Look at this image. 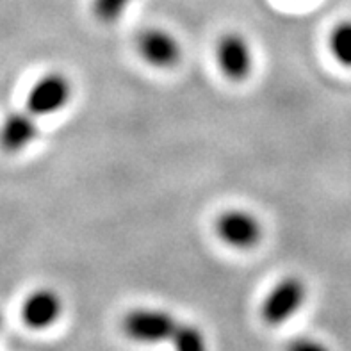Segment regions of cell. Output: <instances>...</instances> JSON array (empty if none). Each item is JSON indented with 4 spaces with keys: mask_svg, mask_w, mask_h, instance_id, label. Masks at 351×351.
I'll list each match as a JSON object with an SVG mask.
<instances>
[{
    "mask_svg": "<svg viewBox=\"0 0 351 351\" xmlns=\"http://www.w3.org/2000/svg\"><path fill=\"white\" fill-rule=\"evenodd\" d=\"M287 351H330V348L326 344H323L321 341L316 339H296L289 344Z\"/></svg>",
    "mask_w": 351,
    "mask_h": 351,
    "instance_id": "12",
    "label": "cell"
},
{
    "mask_svg": "<svg viewBox=\"0 0 351 351\" xmlns=\"http://www.w3.org/2000/svg\"><path fill=\"white\" fill-rule=\"evenodd\" d=\"M216 59L223 75L230 80L248 79L254 70V50L243 34L228 32L218 41Z\"/></svg>",
    "mask_w": 351,
    "mask_h": 351,
    "instance_id": "6",
    "label": "cell"
},
{
    "mask_svg": "<svg viewBox=\"0 0 351 351\" xmlns=\"http://www.w3.org/2000/svg\"><path fill=\"white\" fill-rule=\"evenodd\" d=\"M62 314V300L56 291L40 289L29 294L23 302L22 319L34 330L50 328Z\"/></svg>",
    "mask_w": 351,
    "mask_h": 351,
    "instance_id": "8",
    "label": "cell"
},
{
    "mask_svg": "<svg viewBox=\"0 0 351 351\" xmlns=\"http://www.w3.org/2000/svg\"><path fill=\"white\" fill-rule=\"evenodd\" d=\"M216 232L219 239L230 248L252 250L263 239L264 228L255 214L243 209H230L218 218Z\"/></svg>",
    "mask_w": 351,
    "mask_h": 351,
    "instance_id": "5",
    "label": "cell"
},
{
    "mask_svg": "<svg viewBox=\"0 0 351 351\" xmlns=\"http://www.w3.org/2000/svg\"><path fill=\"white\" fill-rule=\"evenodd\" d=\"M178 321L160 308H134L125 314L121 328L125 335L141 344L169 343Z\"/></svg>",
    "mask_w": 351,
    "mask_h": 351,
    "instance_id": "1",
    "label": "cell"
},
{
    "mask_svg": "<svg viewBox=\"0 0 351 351\" xmlns=\"http://www.w3.org/2000/svg\"><path fill=\"white\" fill-rule=\"evenodd\" d=\"M169 343L173 344L175 351H209L205 334L191 323H180L178 321Z\"/></svg>",
    "mask_w": 351,
    "mask_h": 351,
    "instance_id": "9",
    "label": "cell"
},
{
    "mask_svg": "<svg viewBox=\"0 0 351 351\" xmlns=\"http://www.w3.org/2000/svg\"><path fill=\"white\" fill-rule=\"evenodd\" d=\"M0 326H2V316H0Z\"/></svg>",
    "mask_w": 351,
    "mask_h": 351,
    "instance_id": "13",
    "label": "cell"
},
{
    "mask_svg": "<svg viewBox=\"0 0 351 351\" xmlns=\"http://www.w3.org/2000/svg\"><path fill=\"white\" fill-rule=\"evenodd\" d=\"M73 97V86L66 75L61 71H50L29 91L27 97V111L32 112L36 118H45L61 112Z\"/></svg>",
    "mask_w": 351,
    "mask_h": 351,
    "instance_id": "2",
    "label": "cell"
},
{
    "mask_svg": "<svg viewBox=\"0 0 351 351\" xmlns=\"http://www.w3.org/2000/svg\"><path fill=\"white\" fill-rule=\"evenodd\" d=\"M136 49L143 61L159 70L177 66L182 59V45L177 36L160 27L143 29L136 40Z\"/></svg>",
    "mask_w": 351,
    "mask_h": 351,
    "instance_id": "4",
    "label": "cell"
},
{
    "mask_svg": "<svg viewBox=\"0 0 351 351\" xmlns=\"http://www.w3.org/2000/svg\"><path fill=\"white\" fill-rule=\"evenodd\" d=\"M38 118L29 111H16L5 116L0 125V148L18 154L31 147L38 138Z\"/></svg>",
    "mask_w": 351,
    "mask_h": 351,
    "instance_id": "7",
    "label": "cell"
},
{
    "mask_svg": "<svg viewBox=\"0 0 351 351\" xmlns=\"http://www.w3.org/2000/svg\"><path fill=\"white\" fill-rule=\"evenodd\" d=\"M134 0H93V14L100 23L112 25L120 22L125 11L130 8Z\"/></svg>",
    "mask_w": 351,
    "mask_h": 351,
    "instance_id": "11",
    "label": "cell"
},
{
    "mask_svg": "<svg viewBox=\"0 0 351 351\" xmlns=\"http://www.w3.org/2000/svg\"><path fill=\"white\" fill-rule=\"evenodd\" d=\"M307 300V285L298 276L282 278L263 303V319L267 325L278 326L296 316Z\"/></svg>",
    "mask_w": 351,
    "mask_h": 351,
    "instance_id": "3",
    "label": "cell"
},
{
    "mask_svg": "<svg viewBox=\"0 0 351 351\" xmlns=\"http://www.w3.org/2000/svg\"><path fill=\"white\" fill-rule=\"evenodd\" d=\"M330 50L339 64L351 68V22H343L335 27L330 36Z\"/></svg>",
    "mask_w": 351,
    "mask_h": 351,
    "instance_id": "10",
    "label": "cell"
}]
</instances>
